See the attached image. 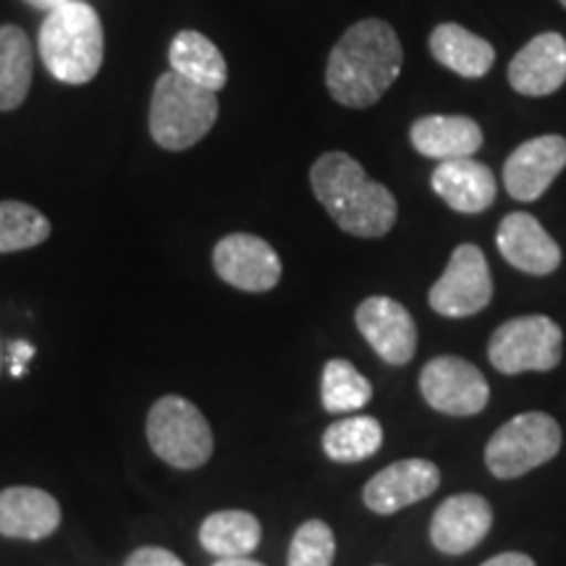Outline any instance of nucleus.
Here are the masks:
<instances>
[{
	"label": "nucleus",
	"mask_w": 566,
	"mask_h": 566,
	"mask_svg": "<svg viewBox=\"0 0 566 566\" xmlns=\"http://www.w3.org/2000/svg\"><path fill=\"white\" fill-rule=\"evenodd\" d=\"M212 566H265V564L254 562L250 556H229V558H218Z\"/></svg>",
	"instance_id": "2f4dec72"
},
{
	"label": "nucleus",
	"mask_w": 566,
	"mask_h": 566,
	"mask_svg": "<svg viewBox=\"0 0 566 566\" xmlns=\"http://www.w3.org/2000/svg\"><path fill=\"white\" fill-rule=\"evenodd\" d=\"M105 55L103 21L84 0H69L40 27V59L63 84H87Z\"/></svg>",
	"instance_id": "7ed1b4c3"
},
{
	"label": "nucleus",
	"mask_w": 566,
	"mask_h": 566,
	"mask_svg": "<svg viewBox=\"0 0 566 566\" xmlns=\"http://www.w3.org/2000/svg\"><path fill=\"white\" fill-rule=\"evenodd\" d=\"M359 334L388 365H407L417 352L415 317L391 296H367L354 313Z\"/></svg>",
	"instance_id": "9b49d317"
},
{
	"label": "nucleus",
	"mask_w": 566,
	"mask_h": 566,
	"mask_svg": "<svg viewBox=\"0 0 566 566\" xmlns=\"http://www.w3.org/2000/svg\"><path fill=\"white\" fill-rule=\"evenodd\" d=\"M9 359H11V373L21 378L27 373V363L34 357V346L30 342H11L9 344Z\"/></svg>",
	"instance_id": "c85d7f7f"
},
{
	"label": "nucleus",
	"mask_w": 566,
	"mask_h": 566,
	"mask_svg": "<svg viewBox=\"0 0 566 566\" xmlns=\"http://www.w3.org/2000/svg\"><path fill=\"white\" fill-rule=\"evenodd\" d=\"M336 537L323 520H310L300 525L292 546H289V566H334Z\"/></svg>",
	"instance_id": "bb28decb"
},
{
	"label": "nucleus",
	"mask_w": 566,
	"mask_h": 566,
	"mask_svg": "<svg viewBox=\"0 0 566 566\" xmlns=\"http://www.w3.org/2000/svg\"><path fill=\"white\" fill-rule=\"evenodd\" d=\"M412 147L438 163L472 158L483 147V129L470 116H422L409 129Z\"/></svg>",
	"instance_id": "6ab92c4d"
},
{
	"label": "nucleus",
	"mask_w": 566,
	"mask_h": 566,
	"mask_svg": "<svg viewBox=\"0 0 566 566\" xmlns=\"http://www.w3.org/2000/svg\"><path fill=\"white\" fill-rule=\"evenodd\" d=\"M51 221L27 202H0V254L32 250L48 242Z\"/></svg>",
	"instance_id": "a878e982"
},
{
	"label": "nucleus",
	"mask_w": 566,
	"mask_h": 566,
	"mask_svg": "<svg viewBox=\"0 0 566 566\" xmlns=\"http://www.w3.org/2000/svg\"><path fill=\"white\" fill-rule=\"evenodd\" d=\"M34 74V53L17 24L0 27V111H17L27 101Z\"/></svg>",
	"instance_id": "4be33fe9"
},
{
	"label": "nucleus",
	"mask_w": 566,
	"mask_h": 566,
	"mask_svg": "<svg viewBox=\"0 0 566 566\" xmlns=\"http://www.w3.org/2000/svg\"><path fill=\"white\" fill-rule=\"evenodd\" d=\"M384 446V428L375 417L354 415L331 424L323 433V451L334 462H365Z\"/></svg>",
	"instance_id": "b1692460"
},
{
	"label": "nucleus",
	"mask_w": 566,
	"mask_h": 566,
	"mask_svg": "<svg viewBox=\"0 0 566 566\" xmlns=\"http://www.w3.org/2000/svg\"><path fill=\"white\" fill-rule=\"evenodd\" d=\"M0 367H3V352H0Z\"/></svg>",
	"instance_id": "473e14b6"
},
{
	"label": "nucleus",
	"mask_w": 566,
	"mask_h": 566,
	"mask_svg": "<svg viewBox=\"0 0 566 566\" xmlns=\"http://www.w3.org/2000/svg\"><path fill=\"white\" fill-rule=\"evenodd\" d=\"M24 3L32 6V9H38V11L53 13V11H59L61 6H66L69 0H24Z\"/></svg>",
	"instance_id": "7c9ffc66"
},
{
	"label": "nucleus",
	"mask_w": 566,
	"mask_h": 566,
	"mask_svg": "<svg viewBox=\"0 0 566 566\" xmlns=\"http://www.w3.org/2000/svg\"><path fill=\"white\" fill-rule=\"evenodd\" d=\"M566 82V40L558 32L537 34L509 63V84L525 97H546Z\"/></svg>",
	"instance_id": "2eb2a0df"
},
{
	"label": "nucleus",
	"mask_w": 566,
	"mask_h": 566,
	"mask_svg": "<svg viewBox=\"0 0 566 566\" xmlns=\"http://www.w3.org/2000/svg\"><path fill=\"white\" fill-rule=\"evenodd\" d=\"M168 63H171L174 74L210 92L223 90L229 82V66H226L223 53L218 51L216 42L195 30L176 34L168 48Z\"/></svg>",
	"instance_id": "412c9836"
},
{
	"label": "nucleus",
	"mask_w": 566,
	"mask_h": 566,
	"mask_svg": "<svg viewBox=\"0 0 566 566\" xmlns=\"http://www.w3.org/2000/svg\"><path fill=\"white\" fill-rule=\"evenodd\" d=\"M216 92L166 71L153 90L150 134L168 153H184L210 134L218 122Z\"/></svg>",
	"instance_id": "20e7f679"
},
{
	"label": "nucleus",
	"mask_w": 566,
	"mask_h": 566,
	"mask_svg": "<svg viewBox=\"0 0 566 566\" xmlns=\"http://www.w3.org/2000/svg\"><path fill=\"white\" fill-rule=\"evenodd\" d=\"M430 184H433V192L451 210L464 212V216H475V212L488 210L495 202V195H499L495 174L485 163L475 158L441 163L433 171Z\"/></svg>",
	"instance_id": "a211bd4d"
},
{
	"label": "nucleus",
	"mask_w": 566,
	"mask_h": 566,
	"mask_svg": "<svg viewBox=\"0 0 566 566\" xmlns=\"http://www.w3.org/2000/svg\"><path fill=\"white\" fill-rule=\"evenodd\" d=\"M562 449V428L546 412L516 415L491 436L485 464L499 480L527 475L551 462Z\"/></svg>",
	"instance_id": "423d86ee"
},
{
	"label": "nucleus",
	"mask_w": 566,
	"mask_h": 566,
	"mask_svg": "<svg viewBox=\"0 0 566 566\" xmlns=\"http://www.w3.org/2000/svg\"><path fill=\"white\" fill-rule=\"evenodd\" d=\"M493 509L483 495L459 493L436 509L430 522V541L441 554L462 556L483 543L491 533Z\"/></svg>",
	"instance_id": "4468645a"
},
{
	"label": "nucleus",
	"mask_w": 566,
	"mask_h": 566,
	"mask_svg": "<svg viewBox=\"0 0 566 566\" xmlns=\"http://www.w3.org/2000/svg\"><path fill=\"white\" fill-rule=\"evenodd\" d=\"M124 566H184V562L171 551L158 548V546H145L137 548L134 554L126 558Z\"/></svg>",
	"instance_id": "cd10ccee"
},
{
	"label": "nucleus",
	"mask_w": 566,
	"mask_h": 566,
	"mask_svg": "<svg viewBox=\"0 0 566 566\" xmlns=\"http://www.w3.org/2000/svg\"><path fill=\"white\" fill-rule=\"evenodd\" d=\"M564 334L546 315L512 317L495 328L488 344V359L499 373H548L562 363Z\"/></svg>",
	"instance_id": "0eeeda50"
},
{
	"label": "nucleus",
	"mask_w": 566,
	"mask_h": 566,
	"mask_svg": "<svg viewBox=\"0 0 566 566\" xmlns=\"http://www.w3.org/2000/svg\"><path fill=\"white\" fill-rule=\"evenodd\" d=\"M310 187L338 229L352 237H386L399 216L391 189L373 181L365 174L363 163L346 153L321 155L310 168Z\"/></svg>",
	"instance_id": "f03ea898"
},
{
	"label": "nucleus",
	"mask_w": 566,
	"mask_h": 566,
	"mask_svg": "<svg viewBox=\"0 0 566 566\" xmlns=\"http://www.w3.org/2000/svg\"><path fill=\"white\" fill-rule=\"evenodd\" d=\"M566 168V139L558 134L527 139L504 163V187L520 202H535L546 195Z\"/></svg>",
	"instance_id": "f8f14e48"
},
{
	"label": "nucleus",
	"mask_w": 566,
	"mask_h": 566,
	"mask_svg": "<svg viewBox=\"0 0 566 566\" xmlns=\"http://www.w3.org/2000/svg\"><path fill=\"white\" fill-rule=\"evenodd\" d=\"M558 3H562V6H564V9H566V0H558Z\"/></svg>",
	"instance_id": "72a5a7b5"
},
{
	"label": "nucleus",
	"mask_w": 566,
	"mask_h": 566,
	"mask_svg": "<svg viewBox=\"0 0 566 566\" xmlns=\"http://www.w3.org/2000/svg\"><path fill=\"white\" fill-rule=\"evenodd\" d=\"M420 391L436 412L451 417L480 415L491 399L485 375L454 354H443L422 367Z\"/></svg>",
	"instance_id": "1a4fd4ad"
},
{
	"label": "nucleus",
	"mask_w": 566,
	"mask_h": 566,
	"mask_svg": "<svg viewBox=\"0 0 566 566\" xmlns=\"http://www.w3.org/2000/svg\"><path fill=\"white\" fill-rule=\"evenodd\" d=\"M323 407L331 415L357 412L373 399V386L363 373L346 359H331L323 367Z\"/></svg>",
	"instance_id": "393cba45"
},
{
	"label": "nucleus",
	"mask_w": 566,
	"mask_h": 566,
	"mask_svg": "<svg viewBox=\"0 0 566 566\" xmlns=\"http://www.w3.org/2000/svg\"><path fill=\"white\" fill-rule=\"evenodd\" d=\"M499 252L516 271L548 275L562 265V250L554 237L530 212H509L499 226Z\"/></svg>",
	"instance_id": "dca6fc26"
},
{
	"label": "nucleus",
	"mask_w": 566,
	"mask_h": 566,
	"mask_svg": "<svg viewBox=\"0 0 566 566\" xmlns=\"http://www.w3.org/2000/svg\"><path fill=\"white\" fill-rule=\"evenodd\" d=\"M405 66L399 34L384 19H363L342 34L325 66V87L344 108H370L394 87Z\"/></svg>",
	"instance_id": "f257e3e1"
},
{
	"label": "nucleus",
	"mask_w": 566,
	"mask_h": 566,
	"mask_svg": "<svg viewBox=\"0 0 566 566\" xmlns=\"http://www.w3.org/2000/svg\"><path fill=\"white\" fill-rule=\"evenodd\" d=\"M438 485H441V470L430 459H401L370 478L363 501L370 512L388 516L433 495Z\"/></svg>",
	"instance_id": "ddd939ff"
},
{
	"label": "nucleus",
	"mask_w": 566,
	"mask_h": 566,
	"mask_svg": "<svg viewBox=\"0 0 566 566\" xmlns=\"http://www.w3.org/2000/svg\"><path fill=\"white\" fill-rule=\"evenodd\" d=\"M147 441L155 457L176 470H197L212 457V430L184 396H160L147 415Z\"/></svg>",
	"instance_id": "39448f33"
},
{
	"label": "nucleus",
	"mask_w": 566,
	"mask_h": 566,
	"mask_svg": "<svg viewBox=\"0 0 566 566\" xmlns=\"http://www.w3.org/2000/svg\"><path fill=\"white\" fill-rule=\"evenodd\" d=\"M430 53L441 66L464 80H483L495 63V48L462 24L446 21L430 34Z\"/></svg>",
	"instance_id": "aec40b11"
},
{
	"label": "nucleus",
	"mask_w": 566,
	"mask_h": 566,
	"mask_svg": "<svg viewBox=\"0 0 566 566\" xmlns=\"http://www.w3.org/2000/svg\"><path fill=\"white\" fill-rule=\"evenodd\" d=\"M61 525V504L32 485L0 491V535L17 541H45Z\"/></svg>",
	"instance_id": "f3484780"
},
{
	"label": "nucleus",
	"mask_w": 566,
	"mask_h": 566,
	"mask_svg": "<svg viewBox=\"0 0 566 566\" xmlns=\"http://www.w3.org/2000/svg\"><path fill=\"white\" fill-rule=\"evenodd\" d=\"M212 268L239 292L265 294L279 286L283 265L279 252L254 233H229L212 250Z\"/></svg>",
	"instance_id": "9d476101"
},
{
	"label": "nucleus",
	"mask_w": 566,
	"mask_h": 566,
	"mask_svg": "<svg viewBox=\"0 0 566 566\" xmlns=\"http://www.w3.org/2000/svg\"><path fill=\"white\" fill-rule=\"evenodd\" d=\"M483 566H535V562L527 554H520V551H509V554L488 558Z\"/></svg>",
	"instance_id": "c756f323"
},
{
	"label": "nucleus",
	"mask_w": 566,
	"mask_h": 566,
	"mask_svg": "<svg viewBox=\"0 0 566 566\" xmlns=\"http://www.w3.org/2000/svg\"><path fill=\"white\" fill-rule=\"evenodd\" d=\"M493 300L491 268L478 244H459L449 265L430 289L428 302L443 317H470L485 310Z\"/></svg>",
	"instance_id": "6e6552de"
},
{
	"label": "nucleus",
	"mask_w": 566,
	"mask_h": 566,
	"mask_svg": "<svg viewBox=\"0 0 566 566\" xmlns=\"http://www.w3.org/2000/svg\"><path fill=\"white\" fill-rule=\"evenodd\" d=\"M263 541L260 520L242 509H226V512L210 514L200 527V543L208 554L221 558L247 556Z\"/></svg>",
	"instance_id": "5701e85b"
}]
</instances>
